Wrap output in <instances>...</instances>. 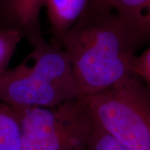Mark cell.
I'll return each instance as SVG.
<instances>
[{
	"mask_svg": "<svg viewBox=\"0 0 150 150\" xmlns=\"http://www.w3.org/2000/svg\"><path fill=\"white\" fill-rule=\"evenodd\" d=\"M110 7L123 22L136 48L150 43V0H112Z\"/></svg>",
	"mask_w": 150,
	"mask_h": 150,
	"instance_id": "obj_6",
	"label": "cell"
},
{
	"mask_svg": "<svg viewBox=\"0 0 150 150\" xmlns=\"http://www.w3.org/2000/svg\"><path fill=\"white\" fill-rule=\"evenodd\" d=\"M90 0H45L54 43L60 45L66 33L84 13ZM61 46V45H60Z\"/></svg>",
	"mask_w": 150,
	"mask_h": 150,
	"instance_id": "obj_7",
	"label": "cell"
},
{
	"mask_svg": "<svg viewBox=\"0 0 150 150\" xmlns=\"http://www.w3.org/2000/svg\"><path fill=\"white\" fill-rule=\"evenodd\" d=\"M94 124L131 150H150V89L135 75L82 98Z\"/></svg>",
	"mask_w": 150,
	"mask_h": 150,
	"instance_id": "obj_3",
	"label": "cell"
},
{
	"mask_svg": "<svg viewBox=\"0 0 150 150\" xmlns=\"http://www.w3.org/2000/svg\"><path fill=\"white\" fill-rule=\"evenodd\" d=\"M133 73L150 89V46L136 56Z\"/></svg>",
	"mask_w": 150,
	"mask_h": 150,
	"instance_id": "obj_11",
	"label": "cell"
},
{
	"mask_svg": "<svg viewBox=\"0 0 150 150\" xmlns=\"http://www.w3.org/2000/svg\"><path fill=\"white\" fill-rule=\"evenodd\" d=\"M70 59L81 98L108 88L134 75L136 46L112 10L84 13L60 41Z\"/></svg>",
	"mask_w": 150,
	"mask_h": 150,
	"instance_id": "obj_1",
	"label": "cell"
},
{
	"mask_svg": "<svg viewBox=\"0 0 150 150\" xmlns=\"http://www.w3.org/2000/svg\"><path fill=\"white\" fill-rule=\"evenodd\" d=\"M111 1L112 0H90L88 8L95 11H106L111 9Z\"/></svg>",
	"mask_w": 150,
	"mask_h": 150,
	"instance_id": "obj_12",
	"label": "cell"
},
{
	"mask_svg": "<svg viewBox=\"0 0 150 150\" xmlns=\"http://www.w3.org/2000/svg\"><path fill=\"white\" fill-rule=\"evenodd\" d=\"M45 0H0V19L4 27L20 33L34 46L43 40L40 13Z\"/></svg>",
	"mask_w": 150,
	"mask_h": 150,
	"instance_id": "obj_5",
	"label": "cell"
},
{
	"mask_svg": "<svg viewBox=\"0 0 150 150\" xmlns=\"http://www.w3.org/2000/svg\"><path fill=\"white\" fill-rule=\"evenodd\" d=\"M23 38L20 33L13 28H0V76L8 69V64Z\"/></svg>",
	"mask_w": 150,
	"mask_h": 150,
	"instance_id": "obj_9",
	"label": "cell"
},
{
	"mask_svg": "<svg viewBox=\"0 0 150 150\" xmlns=\"http://www.w3.org/2000/svg\"><path fill=\"white\" fill-rule=\"evenodd\" d=\"M12 107L21 125L20 150H87L94 123L83 98L54 107Z\"/></svg>",
	"mask_w": 150,
	"mask_h": 150,
	"instance_id": "obj_4",
	"label": "cell"
},
{
	"mask_svg": "<svg viewBox=\"0 0 150 150\" xmlns=\"http://www.w3.org/2000/svg\"><path fill=\"white\" fill-rule=\"evenodd\" d=\"M82 98L62 46L43 39L0 76V101L13 107H54Z\"/></svg>",
	"mask_w": 150,
	"mask_h": 150,
	"instance_id": "obj_2",
	"label": "cell"
},
{
	"mask_svg": "<svg viewBox=\"0 0 150 150\" xmlns=\"http://www.w3.org/2000/svg\"><path fill=\"white\" fill-rule=\"evenodd\" d=\"M87 150H131L94 124Z\"/></svg>",
	"mask_w": 150,
	"mask_h": 150,
	"instance_id": "obj_10",
	"label": "cell"
},
{
	"mask_svg": "<svg viewBox=\"0 0 150 150\" xmlns=\"http://www.w3.org/2000/svg\"><path fill=\"white\" fill-rule=\"evenodd\" d=\"M21 125L14 108L0 101V150H20Z\"/></svg>",
	"mask_w": 150,
	"mask_h": 150,
	"instance_id": "obj_8",
	"label": "cell"
}]
</instances>
